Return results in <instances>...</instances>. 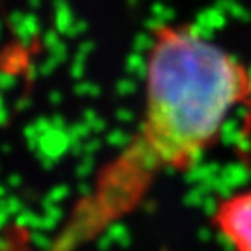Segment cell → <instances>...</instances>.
Returning <instances> with one entry per match:
<instances>
[{
	"instance_id": "cell-1",
	"label": "cell",
	"mask_w": 251,
	"mask_h": 251,
	"mask_svg": "<svg viewBox=\"0 0 251 251\" xmlns=\"http://www.w3.org/2000/svg\"><path fill=\"white\" fill-rule=\"evenodd\" d=\"M250 100L251 72L239 58L194 26L159 25L147 51L140 133L112 178L194 168Z\"/></svg>"
},
{
	"instance_id": "cell-2",
	"label": "cell",
	"mask_w": 251,
	"mask_h": 251,
	"mask_svg": "<svg viewBox=\"0 0 251 251\" xmlns=\"http://www.w3.org/2000/svg\"><path fill=\"white\" fill-rule=\"evenodd\" d=\"M211 224L232 251H251V188L220 201Z\"/></svg>"
}]
</instances>
